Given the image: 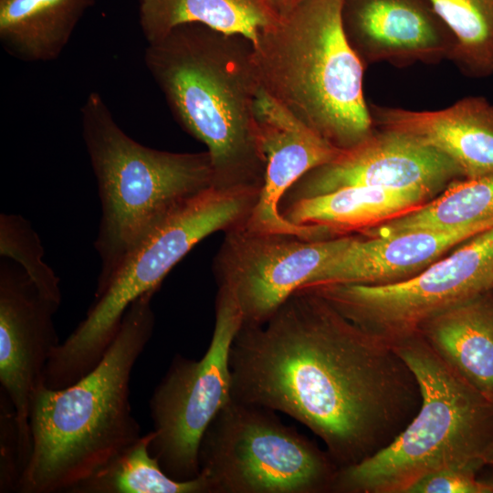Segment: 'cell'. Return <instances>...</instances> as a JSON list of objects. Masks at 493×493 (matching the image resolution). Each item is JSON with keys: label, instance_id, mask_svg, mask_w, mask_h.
<instances>
[{"label": "cell", "instance_id": "cell-12", "mask_svg": "<svg viewBox=\"0 0 493 493\" xmlns=\"http://www.w3.org/2000/svg\"><path fill=\"white\" fill-rule=\"evenodd\" d=\"M461 179L464 175L456 162L425 141L375 128L358 145L302 175L280 205L351 186L423 189L437 195Z\"/></svg>", "mask_w": 493, "mask_h": 493}, {"label": "cell", "instance_id": "cell-24", "mask_svg": "<svg viewBox=\"0 0 493 493\" xmlns=\"http://www.w3.org/2000/svg\"><path fill=\"white\" fill-rule=\"evenodd\" d=\"M455 39L450 60L466 76L493 75V0H429Z\"/></svg>", "mask_w": 493, "mask_h": 493}, {"label": "cell", "instance_id": "cell-13", "mask_svg": "<svg viewBox=\"0 0 493 493\" xmlns=\"http://www.w3.org/2000/svg\"><path fill=\"white\" fill-rule=\"evenodd\" d=\"M59 305L46 299L19 266L0 265V383L14 406L23 472L31 455L30 401L44 382L59 345L53 316Z\"/></svg>", "mask_w": 493, "mask_h": 493}, {"label": "cell", "instance_id": "cell-20", "mask_svg": "<svg viewBox=\"0 0 493 493\" xmlns=\"http://www.w3.org/2000/svg\"><path fill=\"white\" fill-rule=\"evenodd\" d=\"M94 0H0V41L26 62L56 59Z\"/></svg>", "mask_w": 493, "mask_h": 493}, {"label": "cell", "instance_id": "cell-29", "mask_svg": "<svg viewBox=\"0 0 493 493\" xmlns=\"http://www.w3.org/2000/svg\"><path fill=\"white\" fill-rule=\"evenodd\" d=\"M482 462L485 466H493V440L488 444L482 455Z\"/></svg>", "mask_w": 493, "mask_h": 493}, {"label": "cell", "instance_id": "cell-18", "mask_svg": "<svg viewBox=\"0 0 493 493\" xmlns=\"http://www.w3.org/2000/svg\"><path fill=\"white\" fill-rule=\"evenodd\" d=\"M436 196L423 189L351 186L279 206L289 223L322 228L330 236L364 232L409 213Z\"/></svg>", "mask_w": 493, "mask_h": 493}, {"label": "cell", "instance_id": "cell-8", "mask_svg": "<svg viewBox=\"0 0 493 493\" xmlns=\"http://www.w3.org/2000/svg\"><path fill=\"white\" fill-rule=\"evenodd\" d=\"M198 459L208 493L323 492L339 469L275 411L233 398L206 428Z\"/></svg>", "mask_w": 493, "mask_h": 493}, {"label": "cell", "instance_id": "cell-15", "mask_svg": "<svg viewBox=\"0 0 493 493\" xmlns=\"http://www.w3.org/2000/svg\"><path fill=\"white\" fill-rule=\"evenodd\" d=\"M345 37L362 63L403 68L449 59L453 34L429 0H344Z\"/></svg>", "mask_w": 493, "mask_h": 493}, {"label": "cell", "instance_id": "cell-14", "mask_svg": "<svg viewBox=\"0 0 493 493\" xmlns=\"http://www.w3.org/2000/svg\"><path fill=\"white\" fill-rule=\"evenodd\" d=\"M255 116L266 172L259 198L243 226L257 233L293 234L309 239L330 238L320 227L288 222L279 205L288 189L307 172L334 160L342 150L302 123L259 87Z\"/></svg>", "mask_w": 493, "mask_h": 493}, {"label": "cell", "instance_id": "cell-22", "mask_svg": "<svg viewBox=\"0 0 493 493\" xmlns=\"http://www.w3.org/2000/svg\"><path fill=\"white\" fill-rule=\"evenodd\" d=\"M493 227V174L453 182L440 194L418 208L370 228L366 236L410 230L449 231Z\"/></svg>", "mask_w": 493, "mask_h": 493}, {"label": "cell", "instance_id": "cell-2", "mask_svg": "<svg viewBox=\"0 0 493 493\" xmlns=\"http://www.w3.org/2000/svg\"><path fill=\"white\" fill-rule=\"evenodd\" d=\"M252 55L250 38L198 23L179 25L145 49V65L173 115L205 145L217 188L263 184Z\"/></svg>", "mask_w": 493, "mask_h": 493}, {"label": "cell", "instance_id": "cell-19", "mask_svg": "<svg viewBox=\"0 0 493 493\" xmlns=\"http://www.w3.org/2000/svg\"><path fill=\"white\" fill-rule=\"evenodd\" d=\"M417 333L457 375L493 402V289L432 318Z\"/></svg>", "mask_w": 493, "mask_h": 493}, {"label": "cell", "instance_id": "cell-26", "mask_svg": "<svg viewBox=\"0 0 493 493\" xmlns=\"http://www.w3.org/2000/svg\"><path fill=\"white\" fill-rule=\"evenodd\" d=\"M1 461L0 491H16L21 469L16 413L7 395L1 390Z\"/></svg>", "mask_w": 493, "mask_h": 493}, {"label": "cell", "instance_id": "cell-25", "mask_svg": "<svg viewBox=\"0 0 493 493\" xmlns=\"http://www.w3.org/2000/svg\"><path fill=\"white\" fill-rule=\"evenodd\" d=\"M0 255L17 263L46 299L60 305L59 279L43 261L41 241L22 216L0 215Z\"/></svg>", "mask_w": 493, "mask_h": 493}, {"label": "cell", "instance_id": "cell-27", "mask_svg": "<svg viewBox=\"0 0 493 493\" xmlns=\"http://www.w3.org/2000/svg\"><path fill=\"white\" fill-rule=\"evenodd\" d=\"M477 472L459 467L436 470L418 479L406 493H488Z\"/></svg>", "mask_w": 493, "mask_h": 493}, {"label": "cell", "instance_id": "cell-7", "mask_svg": "<svg viewBox=\"0 0 493 493\" xmlns=\"http://www.w3.org/2000/svg\"><path fill=\"white\" fill-rule=\"evenodd\" d=\"M260 189L210 186L175 208L131 249L100 290L85 318L58 345L56 358L82 376L102 359L117 336L123 316L140 296L156 292L168 272L201 240L244 224Z\"/></svg>", "mask_w": 493, "mask_h": 493}, {"label": "cell", "instance_id": "cell-3", "mask_svg": "<svg viewBox=\"0 0 493 493\" xmlns=\"http://www.w3.org/2000/svg\"><path fill=\"white\" fill-rule=\"evenodd\" d=\"M153 292L126 310L117 336L100 362L73 384L51 389L41 383L29 410L31 455L19 493H68L141 436L131 413L132 369L152 338Z\"/></svg>", "mask_w": 493, "mask_h": 493}, {"label": "cell", "instance_id": "cell-11", "mask_svg": "<svg viewBox=\"0 0 493 493\" xmlns=\"http://www.w3.org/2000/svg\"><path fill=\"white\" fill-rule=\"evenodd\" d=\"M352 236L309 239L293 234L257 233L243 224L225 232L214 259L218 287L228 289L242 314V325L265 323Z\"/></svg>", "mask_w": 493, "mask_h": 493}, {"label": "cell", "instance_id": "cell-5", "mask_svg": "<svg viewBox=\"0 0 493 493\" xmlns=\"http://www.w3.org/2000/svg\"><path fill=\"white\" fill-rule=\"evenodd\" d=\"M392 346L417 380L419 409L386 446L340 467L332 491L406 493L434 471L484 467L482 455L493 440V402L447 366L419 333Z\"/></svg>", "mask_w": 493, "mask_h": 493}, {"label": "cell", "instance_id": "cell-30", "mask_svg": "<svg viewBox=\"0 0 493 493\" xmlns=\"http://www.w3.org/2000/svg\"><path fill=\"white\" fill-rule=\"evenodd\" d=\"M480 479L486 484L488 493H493V471L489 476L480 477Z\"/></svg>", "mask_w": 493, "mask_h": 493}, {"label": "cell", "instance_id": "cell-23", "mask_svg": "<svg viewBox=\"0 0 493 493\" xmlns=\"http://www.w3.org/2000/svg\"><path fill=\"white\" fill-rule=\"evenodd\" d=\"M154 432L142 435L68 493H208L202 476L179 481L170 477L150 451Z\"/></svg>", "mask_w": 493, "mask_h": 493}, {"label": "cell", "instance_id": "cell-9", "mask_svg": "<svg viewBox=\"0 0 493 493\" xmlns=\"http://www.w3.org/2000/svg\"><path fill=\"white\" fill-rule=\"evenodd\" d=\"M303 288L322 297L364 331L393 344L417 333L440 313L493 289V227L397 283Z\"/></svg>", "mask_w": 493, "mask_h": 493}, {"label": "cell", "instance_id": "cell-6", "mask_svg": "<svg viewBox=\"0 0 493 493\" xmlns=\"http://www.w3.org/2000/svg\"><path fill=\"white\" fill-rule=\"evenodd\" d=\"M80 115L102 209L95 241L101 260L98 291L149 231L213 185V168L206 151L171 152L132 140L98 92L89 94Z\"/></svg>", "mask_w": 493, "mask_h": 493}, {"label": "cell", "instance_id": "cell-17", "mask_svg": "<svg viewBox=\"0 0 493 493\" xmlns=\"http://www.w3.org/2000/svg\"><path fill=\"white\" fill-rule=\"evenodd\" d=\"M376 129L415 136L459 166L464 179L493 174V104L468 96L437 110H412L369 104Z\"/></svg>", "mask_w": 493, "mask_h": 493}, {"label": "cell", "instance_id": "cell-28", "mask_svg": "<svg viewBox=\"0 0 493 493\" xmlns=\"http://www.w3.org/2000/svg\"><path fill=\"white\" fill-rule=\"evenodd\" d=\"M270 12L278 19L288 12H290L295 6H297L302 0H263Z\"/></svg>", "mask_w": 493, "mask_h": 493}, {"label": "cell", "instance_id": "cell-10", "mask_svg": "<svg viewBox=\"0 0 493 493\" xmlns=\"http://www.w3.org/2000/svg\"><path fill=\"white\" fill-rule=\"evenodd\" d=\"M212 339L199 360L176 354L149 401L152 455L179 481L199 476V446L216 414L231 400L230 351L242 325L231 292L218 287Z\"/></svg>", "mask_w": 493, "mask_h": 493}, {"label": "cell", "instance_id": "cell-4", "mask_svg": "<svg viewBox=\"0 0 493 493\" xmlns=\"http://www.w3.org/2000/svg\"><path fill=\"white\" fill-rule=\"evenodd\" d=\"M344 0H302L253 42L257 80L335 147L349 150L375 127L363 95L365 67L342 27Z\"/></svg>", "mask_w": 493, "mask_h": 493}, {"label": "cell", "instance_id": "cell-1", "mask_svg": "<svg viewBox=\"0 0 493 493\" xmlns=\"http://www.w3.org/2000/svg\"><path fill=\"white\" fill-rule=\"evenodd\" d=\"M232 398L284 413L319 436L338 467L391 443L419 409V384L392 344L299 288L230 351Z\"/></svg>", "mask_w": 493, "mask_h": 493}, {"label": "cell", "instance_id": "cell-16", "mask_svg": "<svg viewBox=\"0 0 493 493\" xmlns=\"http://www.w3.org/2000/svg\"><path fill=\"white\" fill-rule=\"evenodd\" d=\"M479 233L472 228L421 229L365 238L352 236L303 288L329 284L397 283L419 274Z\"/></svg>", "mask_w": 493, "mask_h": 493}, {"label": "cell", "instance_id": "cell-21", "mask_svg": "<svg viewBox=\"0 0 493 493\" xmlns=\"http://www.w3.org/2000/svg\"><path fill=\"white\" fill-rule=\"evenodd\" d=\"M139 16L147 43L186 23L239 34L254 42L278 20L263 0H139Z\"/></svg>", "mask_w": 493, "mask_h": 493}]
</instances>
